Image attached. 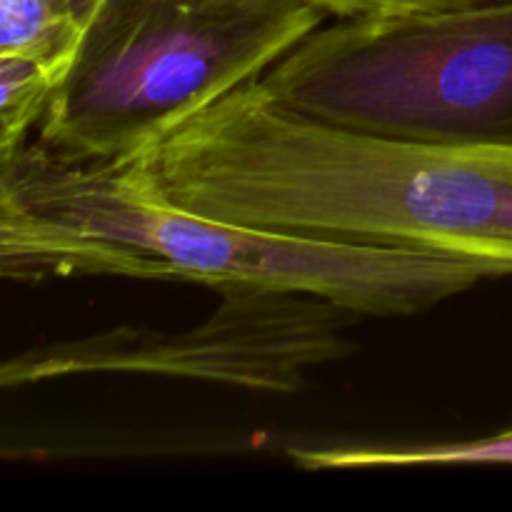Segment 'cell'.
<instances>
[{
	"label": "cell",
	"instance_id": "5b68a950",
	"mask_svg": "<svg viewBox=\"0 0 512 512\" xmlns=\"http://www.w3.org/2000/svg\"><path fill=\"white\" fill-rule=\"evenodd\" d=\"M353 310L298 290L225 285L220 305L183 330L140 325L58 340L10 355L0 368L3 388L123 373L203 380L263 393H298L313 368L348 353L343 330Z\"/></svg>",
	"mask_w": 512,
	"mask_h": 512
},
{
	"label": "cell",
	"instance_id": "9c48e42d",
	"mask_svg": "<svg viewBox=\"0 0 512 512\" xmlns=\"http://www.w3.org/2000/svg\"><path fill=\"white\" fill-rule=\"evenodd\" d=\"M335 18H388V15L443 13L498 0H310Z\"/></svg>",
	"mask_w": 512,
	"mask_h": 512
},
{
	"label": "cell",
	"instance_id": "ba28073f",
	"mask_svg": "<svg viewBox=\"0 0 512 512\" xmlns=\"http://www.w3.org/2000/svg\"><path fill=\"white\" fill-rule=\"evenodd\" d=\"M65 70L25 55H0V160L28 143Z\"/></svg>",
	"mask_w": 512,
	"mask_h": 512
},
{
	"label": "cell",
	"instance_id": "8992f818",
	"mask_svg": "<svg viewBox=\"0 0 512 512\" xmlns=\"http://www.w3.org/2000/svg\"><path fill=\"white\" fill-rule=\"evenodd\" d=\"M290 460L303 470L418 468V465H512V428L458 443L395 445V448H293Z\"/></svg>",
	"mask_w": 512,
	"mask_h": 512
},
{
	"label": "cell",
	"instance_id": "3957f363",
	"mask_svg": "<svg viewBox=\"0 0 512 512\" xmlns=\"http://www.w3.org/2000/svg\"><path fill=\"white\" fill-rule=\"evenodd\" d=\"M325 18L310 0H103L38 140L70 158H138L263 78Z\"/></svg>",
	"mask_w": 512,
	"mask_h": 512
},
{
	"label": "cell",
	"instance_id": "30bf717a",
	"mask_svg": "<svg viewBox=\"0 0 512 512\" xmlns=\"http://www.w3.org/2000/svg\"><path fill=\"white\" fill-rule=\"evenodd\" d=\"M65 3H68L70 13L75 15V20H78L80 25H85L103 0H65Z\"/></svg>",
	"mask_w": 512,
	"mask_h": 512
},
{
	"label": "cell",
	"instance_id": "52a82bcc",
	"mask_svg": "<svg viewBox=\"0 0 512 512\" xmlns=\"http://www.w3.org/2000/svg\"><path fill=\"white\" fill-rule=\"evenodd\" d=\"M83 35L65 0H0V55L68 68Z\"/></svg>",
	"mask_w": 512,
	"mask_h": 512
},
{
	"label": "cell",
	"instance_id": "277c9868",
	"mask_svg": "<svg viewBox=\"0 0 512 512\" xmlns=\"http://www.w3.org/2000/svg\"><path fill=\"white\" fill-rule=\"evenodd\" d=\"M313 123L433 145L512 148V0L338 18L260 78Z\"/></svg>",
	"mask_w": 512,
	"mask_h": 512
},
{
	"label": "cell",
	"instance_id": "6da1fadb",
	"mask_svg": "<svg viewBox=\"0 0 512 512\" xmlns=\"http://www.w3.org/2000/svg\"><path fill=\"white\" fill-rule=\"evenodd\" d=\"M125 163L150 193L210 218L428 250L512 275V148L313 123L253 80Z\"/></svg>",
	"mask_w": 512,
	"mask_h": 512
},
{
	"label": "cell",
	"instance_id": "7a4b0ae2",
	"mask_svg": "<svg viewBox=\"0 0 512 512\" xmlns=\"http://www.w3.org/2000/svg\"><path fill=\"white\" fill-rule=\"evenodd\" d=\"M0 273L258 285L318 295L355 315L425 313L493 265L210 218L150 193L125 160H83L28 140L0 160Z\"/></svg>",
	"mask_w": 512,
	"mask_h": 512
}]
</instances>
